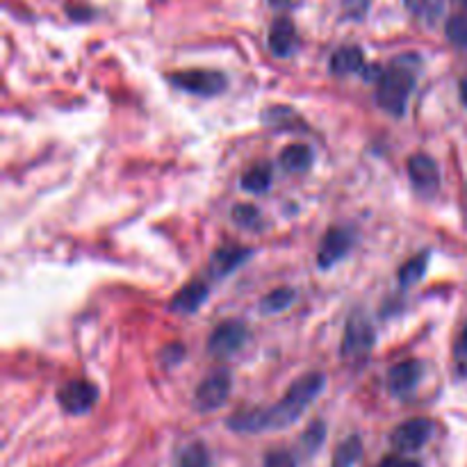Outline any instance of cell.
<instances>
[{
    "label": "cell",
    "instance_id": "30",
    "mask_svg": "<svg viewBox=\"0 0 467 467\" xmlns=\"http://www.w3.org/2000/svg\"><path fill=\"white\" fill-rule=\"evenodd\" d=\"M271 7H278V10H283V7L292 5V0H269Z\"/></svg>",
    "mask_w": 467,
    "mask_h": 467
},
{
    "label": "cell",
    "instance_id": "19",
    "mask_svg": "<svg viewBox=\"0 0 467 467\" xmlns=\"http://www.w3.org/2000/svg\"><path fill=\"white\" fill-rule=\"evenodd\" d=\"M271 185V169L267 165H255L242 175V187L251 194H262Z\"/></svg>",
    "mask_w": 467,
    "mask_h": 467
},
{
    "label": "cell",
    "instance_id": "10",
    "mask_svg": "<svg viewBox=\"0 0 467 467\" xmlns=\"http://www.w3.org/2000/svg\"><path fill=\"white\" fill-rule=\"evenodd\" d=\"M351 245H354V233L349 229H331L324 235V239H322V246H319V267L322 269H331L333 265H338L349 253Z\"/></svg>",
    "mask_w": 467,
    "mask_h": 467
},
{
    "label": "cell",
    "instance_id": "27",
    "mask_svg": "<svg viewBox=\"0 0 467 467\" xmlns=\"http://www.w3.org/2000/svg\"><path fill=\"white\" fill-rule=\"evenodd\" d=\"M265 467H297V461L290 452L285 449H276V452H269L265 458Z\"/></svg>",
    "mask_w": 467,
    "mask_h": 467
},
{
    "label": "cell",
    "instance_id": "14",
    "mask_svg": "<svg viewBox=\"0 0 467 467\" xmlns=\"http://www.w3.org/2000/svg\"><path fill=\"white\" fill-rule=\"evenodd\" d=\"M365 64V55L358 46H342L338 48L331 58V71L335 75H349L358 74Z\"/></svg>",
    "mask_w": 467,
    "mask_h": 467
},
{
    "label": "cell",
    "instance_id": "23",
    "mask_svg": "<svg viewBox=\"0 0 467 467\" xmlns=\"http://www.w3.org/2000/svg\"><path fill=\"white\" fill-rule=\"evenodd\" d=\"M447 39L461 51H467V16L458 14L447 21Z\"/></svg>",
    "mask_w": 467,
    "mask_h": 467
},
{
    "label": "cell",
    "instance_id": "15",
    "mask_svg": "<svg viewBox=\"0 0 467 467\" xmlns=\"http://www.w3.org/2000/svg\"><path fill=\"white\" fill-rule=\"evenodd\" d=\"M207 299V287L203 283H191V285L183 287L181 292L175 294L171 301V310L174 313H197L203 306V301Z\"/></svg>",
    "mask_w": 467,
    "mask_h": 467
},
{
    "label": "cell",
    "instance_id": "7",
    "mask_svg": "<svg viewBox=\"0 0 467 467\" xmlns=\"http://www.w3.org/2000/svg\"><path fill=\"white\" fill-rule=\"evenodd\" d=\"M246 326L242 322H223L217 329L213 331L210 340H207V351L214 358H229L233 354H237L246 342Z\"/></svg>",
    "mask_w": 467,
    "mask_h": 467
},
{
    "label": "cell",
    "instance_id": "12",
    "mask_svg": "<svg viewBox=\"0 0 467 467\" xmlns=\"http://www.w3.org/2000/svg\"><path fill=\"white\" fill-rule=\"evenodd\" d=\"M297 48V30H294L292 21L287 19H278L274 21L269 30V51L276 58H290Z\"/></svg>",
    "mask_w": 467,
    "mask_h": 467
},
{
    "label": "cell",
    "instance_id": "3",
    "mask_svg": "<svg viewBox=\"0 0 467 467\" xmlns=\"http://www.w3.org/2000/svg\"><path fill=\"white\" fill-rule=\"evenodd\" d=\"M374 340H377V335H374L370 319L362 313H354L346 322L345 335H342V361L346 365H362L372 354Z\"/></svg>",
    "mask_w": 467,
    "mask_h": 467
},
{
    "label": "cell",
    "instance_id": "16",
    "mask_svg": "<svg viewBox=\"0 0 467 467\" xmlns=\"http://www.w3.org/2000/svg\"><path fill=\"white\" fill-rule=\"evenodd\" d=\"M313 165V151L306 144H290L281 153V167L290 174H303Z\"/></svg>",
    "mask_w": 467,
    "mask_h": 467
},
{
    "label": "cell",
    "instance_id": "5",
    "mask_svg": "<svg viewBox=\"0 0 467 467\" xmlns=\"http://www.w3.org/2000/svg\"><path fill=\"white\" fill-rule=\"evenodd\" d=\"M230 394V374L226 370H217L206 381L198 383L197 393H194V406L203 413L217 410L219 406L226 404Z\"/></svg>",
    "mask_w": 467,
    "mask_h": 467
},
{
    "label": "cell",
    "instance_id": "22",
    "mask_svg": "<svg viewBox=\"0 0 467 467\" xmlns=\"http://www.w3.org/2000/svg\"><path fill=\"white\" fill-rule=\"evenodd\" d=\"M178 467H210V454L201 442H191L178 456Z\"/></svg>",
    "mask_w": 467,
    "mask_h": 467
},
{
    "label": "cell",
    "instance_id": "2",
    "mask_svg": "<svg viewBox=\"0 0 467 467\" xmlns=\"http://www.w3.org/2000/svg\"><path fill=\"white\" fill-rule=\"evenodd\" d=\"M415 87V71L404 66L401 62H394L385 74H381L377 87V103L381 110H385L393 117H401L406 112L410 94Z\"/></svg>",
    "mask_w": 467,
    "mask_h": 467
},
{
    "label": "cell",
    "instance_id": "31",
    "mask_svg": "<svg viewBox=\"0 0 467 467\" xmlns=\"http://www.w3.org/2000/svg\"><path fill=\"white\" fill-rule=\"evenodd\" d=\"M461 98H463V103L467 105V78L461 80Z\"/></svg>",
    "mask_w": 467,
    "mask_h": 467
},
{
    "label": "cell",
    "instance_id": "26",
    "mask_svg": "<svg viewBox=\"0 0 467 467\" xmlns=\"http://www.w3.org/2000/svg\"><path fill=\"white\" fill-rule=\"evenodd\" d=\"M324 424L322 422H315L301 438V447L306 454H315L319 449V445L324 442Z\"/></svg>",
    "mask_w": 467,
    "mask_h": 467
},
{
    "label": "cell",
    "instance_id": "6",
    "mask_svg": "<svg viewBox=\"0 0 467 467\" xmlns=\"http://www.w3.org/2000/svg\"><path fill=\"white\" fill-rule=\"evenodd\" d=\"M96 399H98V388L90 381H69L64 383L58 393V401L62 406V410H66L69 415H85L90 413L96 406Z\"/></svg>",
    "mask_w": 467,
    "mask_h": 467
},
{
    "label": "cell",
    "instance_id": "11",
    "mask_svg": "<svg viewBox=\"0 0 467 467\" xmlns=\"http://www.w3.org/2000/svg\"><path fill=\"white\" fill-rule=\"evenodd\" d=\"M422 378V365L417 361L397 362L388 372V388L397 397H406L417 388Z\"/></svg>",
    "mask_w": 467,
    "mask_h": 467
},
{
    "label": "cell",
    "instance_id": "21",
    "mask_svg": "<svg viewBox=\"0 0 467 467\" xmlns=\"http://www.w3.org/2000/svg\"><path fill=\"white\" fill-rule=\"evenodd\" d=\"M426 265H429V253L415 255V258H410L409 262H404V265H401V269H399V276H397L399 283H401V287H410V285H415V283L420 281V278L424 276Z\"/></svg>",
    "mask_w": 467,
    "mask_h": 467
},
{
    "label": "cell",
    "instance_id": "28",
    "mask_svg": "<svg viewBox=\"0 0 467 467\" xmlns=\"http://www.w3.org/2000/svg\"><path fill=\"white\" fill-rule=\"evenodd\" d=\"M162 358L167 362H181L185 358V346L181 345H169L165 351H162Z\"/></svg>",
    "mask_w": 467,
    "mask_h": 467
},
{
    "label": "cell",
    "instance_id": "1",
    "mask_svg": "<svg viewBox=\"0 0 467 467\" xmlns=\"http://www.w3.org/2000/svg\"><path fill=\"white\" fill-rule=\"evenodd\" d=\"M324 374L310 372L294 381L276 406L265 410H251L230 417L229 426L239 433H262L271 429H285L294 424L303 415V410L313 404L317 394L324 390Z\"/></svg>",
    "mask_w": 467,
    "mask_h": 467
},
{
    "label": "cell",
    "instance_id": "17",
    "mask_svg": "<svg viewBox=\"0 0 467 467\" xmlns=\"http://www.w3.org/2000/svg\"><path fill=\"white\" fill-rule=\"evenodd\" d=\"M404 3L410 14L426 26H433L445 14V0H404Z\"/></svg>",
    "mask_w": 467,
    "mask_h": 467
},
{
    "label": "cell",
    "instance_id": "24",
    "mask_svg": "<svg viewBox=\"0 0 467 467\" xmlns=\"http://www.w3.org/2000/svg\"><path fill=\"white\" fill-rule=\"evenodd\" d=\"M233 222L242 229H255L261 223V210L249 203H239L233 207Z\"/></svg>",
    "mask_w": 467,
    "mask_h": 467
},
{
    "label": "cell",
    "instance_id": "20",
    "mask_svg": "<svg viewBox=\"0 0 467 467\" xmlns=\"http://www.w3.org/2000/svg\"><path fill=\"white\" fill-rule=\"evenodd\" d=\"M361 454H362L361 438L358 436L346 438V440L335 449L333 467H354L358 463V458H361Z\"/></svg>",
    "mask_w": 467,
    "mask_h": 467
},
{
    "label": "cell",
    "instance_id": "18",
    "mask_svg": "<svg viewBox=\"0 0 467 467\" xmlns=\"http://www.w3.org/2000/svg\"><path fill=\"white\" fill-rule=\"evenodd\" d=\"M297 294L292 287H278L274 292H269L267 297H262L261 301V313L262 315H278L283 310H287L294 303Z\"/></svg>",
    "mask_w": 467,
    "mask_h": 467
},
{
    "label": "cell",
    "instance_id": "8",
    "mask_svg": "<svg viewBox=\"0 0 467 467\" xmlns=\"http://www.w3.org/2000/svg\"><path fill=\"white\" fill-rule=\"evenodd\" d=\"M409 175L410 183L422 197H433L440 190V169L436 160L426 153H415L409 160Z\"/></svg>",
    "mask_w": 467,
    "mask_h": 467
},
{
    "label": "cell",
    "instance_id": "25",
    "mask_svg": "<svg viewBox=\"0 0 467 467\" xmlns=\"http://www.w3.org/2000/svg\"><path fill=\"white\" fill-rule=\"evenodd\" d=\"M454 370L458 377H467V326L461 331L454 345Z\"/></svg>",
    "mask_w": 467,
    "mask_h": 467
},
{
    "label": "cell",
    "instance_id": "13",
    "mask_svg": "<svg viewBox=\"0 0 467 467\" xmlns=\"http://www.w3.org/2000/svg\"><path fill=\"white\" fill-rule=\"evenodd\" d=\"M249 255L251 249H245V246H223L213 255L210 269H213L214 276H229L230 271H235L242 262L249 261Z\"/></svg>",
    "mask_w": 467,
    "mask_h": 467
},
{
    "label": "cell",
    "instance_id": "4",
    "mask_svg": "<svg viewBox=\"0 0 467 467\" xmlns=\"http://www.w3.org/2000/svg\"><path fill=\"white\" fill-rule=\"evenodd\" d=\"M169 82L178 90L187 91V94L197 96H214L226 90V75L210 69L181 71V74L169 75Z\"/></svg>",
    "mask_w": 467,
    "mask_h": 467
},
{
    "label": "cell",
    "instance_id": "29",
    "mask_svg": "<svg viewBox=\"0 0 467 467\" xmlns=\"http://www.w3.org/2000/svg\"><path fill=\"white\" fill-rule=\"evenodd\" d=\"M381 467H422V465L417 461H410V458L390 456L381 463Z\"/></svg>",
    "mask_w": 467,
    "mask_h": 467
},
{
    "label": "cell",
    "instance_id": "9",
    "mask_svg": "<svg viewBox=\"0 0 467 467\" xmlns=\"http://www.w3.org/2000/svg\"><path fill=\"white\" fill-rule=\"evenodd\" d=\"M431 433H433L431 420H426V417H415V420H409L401 426H397L390 440H393V447L397 452L413 454L429 442Z\"/></svg>",
    "mask_w": 467,
    "mask_h": 467
}]
</instances>
